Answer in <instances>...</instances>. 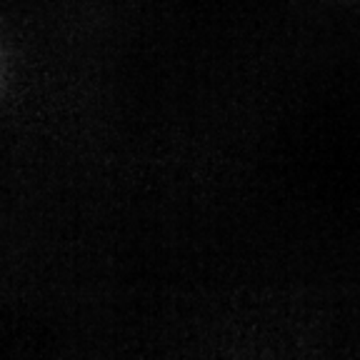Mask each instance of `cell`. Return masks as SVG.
Returning <instances> with one entry per match:
<instances>
[]
</instances>
